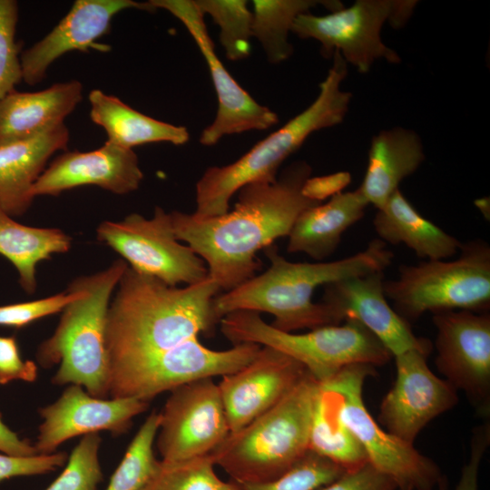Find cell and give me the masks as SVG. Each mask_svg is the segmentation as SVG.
<instances>
[{"label": "cell", "mask_w": 490, "mask_h": 490, "mask_svg": "<svg viewBox=\"0 0 490 490\" xmlns=\"http://www.w3.org/2000/svg\"><path fill=\"white\" fill-rule=\"evenodd\" d=\"M312 168L305 161L287 166L272 181H255L240 188L234 209L225 214L199 218L171 212L173 231L206 263L208 277L225 291L256 275L261 262L257 252L288 236L306 209L320 202L301 193Z\"/></svg>", "instance_id": "cell-1"}, {"label": "cell", "mask_w": 490, "mask_h": 490, "mask_svg": "<svg viewBox=\"0 0 490 490\" xmlns=\"http://www.w3.org/2000/svg\"><path fill=\"white\" fill-rule=\"evenodd\" d=\"M117 286L105 322L110 369L210 334L220 322L213 300L220 289L209 277L178 288L128 266Z\"/></svg>", "instance_id": "cell-2"}, {"label": "cell", "mask_w": 490, "mask_h": 490, "mask_svg": "<svg viewBox=\"0 0 490 490\" xmlns=\"http://www.w3.org/2000/svg\"><path fill=\"white\" fill-rule=\"evenodd\" d=\"M264 250L270 262L265 272L215 297L213 309L219 320L230 313L248 310L273 315L270 325L284 332L337 325L328 307L312 300L315 289L347 278L384 271L394 259L378 238L365 250L333 261L291 262L273 244Z\"/></svg>", "instance_id": "cell-3"}, {"label": "cell", "mask_w": 490, "mask_h": 490, "mask_svg": "<svg viewBox=\"0 0 490 490\" xmlns=\"http://www.w3.org/2000/svg\"><path fill=\"white\" fill-rule=\"evenodd\" d=\"M332 59L311 104L236 162L204 172L195 187V216L208 218L227 213L230 198L240 188L255 181H274L281 164L312 132L344 121L352 100V93L341 89L348 64L338 51L333 53Z\"/></svg>", "instance_id": "cell-4"}, {"label": "cell", "mask_w": 490, "mask_h": 490, "mask_svg": "<svg viewBox=\"0 0 490 490\" xmlns=\"http://www.w3.org/2000/svg\"><path fill=\"white\" fill-rule=\"evenodd\" d=\"M128 265L115 260L106 270L78 278L82 296L64 309L54 334L43 341L36 360L44 368L59 364L52 384L79 385L92 397L110 394L105 322L110 299Z\"/></svg>", "instance_id": "cell-5"}, {"label": "cell", "mask_w": 490, "mask_h": 490, "mask_svg": "<svg viewBox=\"0 0 490 490\" xmlns=\"http://www.w3.org/2000/svg\"><path fill=\"white\" fill-rule=\"evenodd\" d=\"M318 382L308 372L273 407L229 436L210 456L239 485L276 479L309 450Z\"/></svg>", "instance_id": "cell-6"}, {"label": "cell", "mask_w": 490, "mask_h": 490, "mask_svg": "<svg viewBox=\"0 0 490 490\" xmlns=\"http://www.w3.org/2000/svg\"><path fill=\"white\" fill-rule=\"evenodd\" d=\"M220 322L222 334L233 345L253 343L278 349L301 363L318 383L352 365H384L392 356L374 334L352 318L302 334L279 330L254 311H235Z\"/></svg>", "instance_id": "cell-7"}, {"label": "cell", "mask_w": 490, "mask_h": 490, "mask_svg": "<svg viewBox=\"0 0 490 490\" xmlns=\"http://www.w3.org/2000/svg\"><path fill=\"white\" fill-rule=\"evenodd\" d=\"M456 260L402 264L397 278L384 280V292L408 323L424 313L490 308V246L482 239L462 243Z\"/></svg>", "instance_id": "cell-8"}, {"label": "cell", "mask_w": 490, "mask_h": 490, "mask_svg": "<svg viewBox=\"0 0 490 490\" xmlns=\"http://www.w3.org/2000/svg\"><path fill=\"white\" fill-rule=\"evenodd\" d=\"M416 5L413 0H357L326 15H299L291 32L320 43L326 58L338 51L347 64L365 74L378 59L401 63L399 54L383 43L381 30L387 22L397 29L406 25Z\"/></svg>", "instance_id": "cell-9"}, {"label": "cell", "mask_w": 490, "mask_h": 490, "mask_svg": "<svg viewBox=\"0 0 490 490\" xmlns=\"http://www.w3.org/2000/svg\"><path fill=\"white\" fill-rule=\"evenodd\" d=\"M375 367L352 365L321 384L338 394L340 416L377 470L390 477L397 490H433L443 475L436 464L414 445L385 431L368 411L363 386Z\"/></svg>", "instance_id": "cell-10"}, {"label": "cell", "mask_w": 490, "mask_h": 490, "mask_svg": "<svg viewBox=\"0 0 490 490\" xmlns=\"http://www.w3.org/2000/svg\"><path fill=\"white\" fill-rule=\"evenodd\" d=\"M260 348L241 343L226 350H213L195 338L173 348L112 367L109 396L149 402L189 382L232 374L248 365Z\"/></svg>", "instance_id": "cell-11"}, {"label": "cell", "mask_w": 490, "mask_h": 490, "mask_svg": "<svg viewBox=\"0 0 490 490\" xmlns=\"http://www.w3.org/2000/svg\"><path fill=\"white\" fill-rule=\"evenodd\" d=\"M99 241L111 247L133 270L176 287L193 285L208 278L204 260L177 240L171 214L155 207L152 219L132 213L121 221L102 222Z\"/></svg>", "instance_id": "cell-12"}, {"label": "cell", "mask_w": 490, "mask_h": 490, "mask_svg": "<svg viewBox=\"0 0 490 490\" xmlns=\"http://www.w3.org/2000/svg\"><path fill=\"white\" fill-rule=\"evenodd\" d=\"M230 433L218 384L205 377L171 391L155 442L161 461L176 463L211 455Z\"/></svg>", "instance_id": "cell-13"}, {"label": "cell", "mask_w": 490, "mask_h": 490, "mask_svg": "<svg viewBox=\"0 0 490 490\" xmlns=\"http://www.w3.org/2000/svg\"><path fill=\"white\" fill-rule=\"evenodd\" d=\"M149 3L156 9L170 12L183 24L208 65L218 109L214 121L201 134V144L214 145L225 135L266 130L279 122L276 113L258 103L224 67L208 34L204 15L194 0H150Z\"/></svg>", "instance_id": "cell-14"}, {"label": "cell", "mask_w": 490, "mask_h": 490, "mask_svg": "<svg viewBox=\"0 0 490 490\" xmlns=\"http://www.w3.org/2000/svg\"><path fill=\"white\" fill-rule=\"evenodd\" d=\"M436 365L452 386L466 391L479 410L489 408L490 315L469 310L433 313Z\"/></svg>", "instance_id": "cell-15"}, {"label": "cell", "mask_w": 490, "mask_h": 490, "mask_svg": "<svg viewBox=\"0 0 490 490\" xmlns=\"http://www.w3.org/2000/svg\"><path fill=\"white\" fill-rule=\"evenodd\" d=\"M427 356L416 349L395 356L397 378L380 406L387 431L412 445L433 418L458 401L456 388L428 368Z\"/></svg>", "instance_id": "cell-16"}, {"label": "cell", "mask_w": 490, "mask_h": 490, "mask_svg": "<svg viewBox=\"0 0 490 490\" xmlns=\"http://www.w3.org/2000/svg\"><path fill=\"white\" fill-rule=\"evenodd\" d=\"M148 407L149 402L135 397L98 398L79 385H69L55 402L38 409L43 422L34 446L39 455H50L78 436L100 431L123 435L132 418Z\"/></svg>", "instance_id": "cell-17"}, {"label": "cell", "mask_w": 490, "mask_h": 490, "mask_svg": "<svg viewBox=\"0 0 490 490\" xmlns=\"http://www.w3.org/2000/svg\"><path fill=\"white\" fill-rule=\"evenodd\" d=\"M307 373L296 359L261 346L248 365L222 376L218 387L230 433L240 430L273 407Z\"/></svg>", "instance_id": "cell-18"}, {"label": "cell", "mask_w": 490, "mask_h": 490, "mask_svg": "<svg viewBox=\"0 0 490 490\" xmlns=\"http://www.w3.org/2000/svg\"><path fill=\"white\" fill-rule=\"evenodd\" d=\"M384 280V271L338 280L325 286L321 302L338 324L348 318L359 321L393 357L411 349L429 355L431 342L416 337L409 323L388 304Z\"/></svg>", "instance_id": "cell-19"}, {"label": "cell", "mask_w": 490, "mask_h": 490, "mask_svg": "<svg viewBox=\"0 0 490 490\" xmlns=\"http://www.w3.org/2000/svg\"><path fill=\"white\" fill-rule=\"evenodd\" d=\"M130 8L147 12L157 10L149 1H75L51 32L20 54L23 81L28 85L42 82L50 65L68 52H87L89 49L109 51L110 45L95 41L109 33L115 15Z\"/></svg>", "instance_id": "cell-20"}, {"label": "cell", "mask_w": 490, "mask_h": 490, "mask_svg": "<svg viewBox=\"0 0 490 490\" xmlns=\"http://www.w3.org/2000/svg\"><path fill=\"white\" fill-rule=\"evenodd\" d=\"M143 179L136 153L107 141L93 151H65L37 179L34 197L57 196L80 186L94 185L115 194L136 191Z\"/></svg>", "instance_id": "cell-21"}, {"label": "cell", "mask_w": 490, "mask_h": 490, "mask_svg": "<svg viewBox=\"0 0 490 490\" xmlns=\"http://www.w3.org/2000/svg\"><path fill=\"white\" fill-rule=\"evenodd\" d=\"M70 140L64 123L36 136L0 144V206L11 217L23 215L34 197L33 187L58 151Z\"/></svg>", "instance_id": "cell-22"}, {"label": "cell", "mask_w": 490, "mask_h": 490, "mask_svg": "<svg viewBox=\"0 0 490 490\" xmlns=\"http://www.w3.org/2000/svg\"><path fill=\"white\" fill-rule=\"evenodd\" d=\"M77 80L54 83L38 92L13 91L0 102V144L36 136L64 123L82 100Z\"/></svg>", "instance_id": "cell-23"}, {"label": "cell", "mask_w": 490, "mask_h": 490, "mask_svg": "<svg viewBox=\"0 0 490 490\" xmlns=\"http://www.w3.org/2000/svg\"><path fill=\"white\" fill-rule=\"evenodd\" d=\"M426 158L419 135L411 129L393 127L372 137L368 165L358 187L368 202L380 209Z\"/></svg>", "instance_id": "cell-24"}, {"label": "cell", "mask_w": 490, "mask_h": 490, "mask_svg": "<svg viewBox=\"0 0 490 490\" xmlns=\"http://www.w3.org/2000/svg\"><path fill=\"white\" fill-rule=\"evenodd\" d=\"M368 205L358 188L306 209L288 235V252L305 253L317 260L330 257L344 232L364 217Z\"/></svg>", "instance_id": "cell-25"}, {"label": "cell", "mask_w": 490, "mask_h": 490, "mask_svg": "<svg viewBox=\"0 0 490 490\" xmlns=\"http://www.w3.org/2000/svg\"><path fill=\"white\" fill-rule=\"evenodd\" d=\"M373 226L385 243L404 244L426 260H447L458 253L462 244L419 213L400 189L377 209Z\"/></svg>", "instance_id": "cell-26"}, {"label": "cell", "mask_w": 490, "mask_h": 490, "mask_svg": "<svg viewBox=\"0 0 490 490\" xmlns=\"http://www.w3.org/2000/svg\"><path fill=\"white\" fill-rule=\"evenodd\" d=\"M90 118L107 133V142L132 149L153 142L186 143L190 133L186 127L176 126L145 115L118 97L92 90L88 94Z\"/></svg>", "instance_id": "cell-27"}, {"label": "cell", "mask_w": 490, "mask_h": 490, "mask_svg": "<svg viewBox=\"0 0 490 490\" xmlns=\"http://www.w3.org/2000/svg\"><path fill=\"white\" fill-rule=\"evenodd\" d=\"M70 248L71 238L63 230L20 224L0 206V254L15 266L27 293L35 291L37 264Z\"/></svg>", "instance_id": "cell-28"}, {"label": "cell", "mask_w": 490, "mask_h": 490, "mask_svg": "<svg viewBox=\"0 0 490 490\" xmlns=\"http://www.w3.org/2000/svg\"><path fill=\"white\" fill-rule=\"evenodd\" d=\"M309 449L346 472L368 462L364 449L340 416L338 394L321 383H318L313 407Z\"/></svg>", "instance_id": "cell-29"}, {"label": "cell", "mask_w": 490, "mask_h": 490, "mask_svg": "<svg viewBox=\"0 0 490 490\" xmlns=\"http://www.w3.org/2000/svg\"><path fill=\"white\" fill-rule=\"evenodd\" d=\"M252 37L261 44L271 64L287 60L293 53L289 34L296 18L317 5L333 11L344 7L336 0H254Z\"/></svg>", "instance_id": "cell-30"}, {"label": "cell", "mask_w": 490, "mask_h": 490, "mask_svg": "<svg viewBox=\"0 0 490 490\" xmlns=\"http://www.w3.org/2000/svg\"><path fill=\"white\" fill-rule=\"evenodd\" d=\"M160 426V412L152 411L130 443L105 490H142L160 466L153 446Z\"/></svg>", "instance_id": "cell-31"}, {"label": "cell", "mask_w": 490, "mask_h": 490, "mask_svg": "<svg viewBox=\"0 0 490 490\" xmlns=\"http://www.w3.org/2000/svg\"><path fill=\"white\" fill-rule=\"evenodd\" d=\"M200 11L210 15L220 29V42L231 61L250 54L253 15L245 0H194Z\"/></svg>", "instance_id": "cell-32"}, {"label": "cell", "mask_w": 490, "mask_h": 490, "mask_svg": "<svg viewBox=\"0 0 490 490\" xmlns=\"http://www.w3.org/2000/svg\"><path fill=\"white\" fill-rule=\"evenodd\" d=\"M209 456L176 463L161 461L142 490H243L238 483L223 481Z\"/></svg>", "instance_id": "cell-33"}, {"label": "cell", "mask_w": 490, "mask_h": 490, "mask_svg": "<svg viewBox=\"0 0 490 490\" xmlns=\"http://www.w3.org/2000/svg\"><path fill=\"white\" fill-rule=\"evenodd\" d=\"M345 472L333 461L309 449L276 479L240 485L243 490H318L335 481Z\"/></svg>", "instance_id": "cell-34"}, {"label": "cell", "mask_w": 490, "mask_h": 490, "mask_svg": "<svg viewBox=\"0 0 490 490\" xmlns=\"http://www.w3.org/2000/svg\"><path fill=\"white\" fill-rule=\"evenodd\" d=\"M101 443L98 433L83 436L62 473L44 490H97L103 479L99 461Z\"/></svg>", "instance_id": "cell-35"}, {"label": "cell", "mask_w": 490, "mask_h": 490, "mask_svg": "<svg viewBox=\"0 0 490 490\" xmlns=\"http://www.w3.org/2000/svg\"><path fill=\"white\" fill-rule=\"evenodd\" d=\"M18 4L0 0V102L23 80L20 46L15 39Z\"/></svg>", "instance_id": "cell-36"}, {"label": "cell", "mask_w": 490, "mask_h": 490, "mask_svg": "<svg viewBox=\"0 0 490 490\" xmlns=\"http://www.w3.org/2000/svg\"><path fill=\"white\" fill-rule=\"evenodd\" d=\"M83 294L78 278L65 292L41 299L0 306V326L21 328L63 309Z\"/></svg>", "instance_id": "cell-37"}, {"label": "cell", "mask_w": 490, "mask_h": 490, "mask_svg": "<svg viewBox=\"0 0 490 490\" xmlns=\"http://www.w3.org/2000/svg\"><path fill=\"white\" fill-rule=\"evenodd\" d=\"M66 452L32 456L0 454V483L17 476L44 475L62 467L67 461Z\"/></svg>", "instance_id": "cell-38"}, {"label": "cell", "mask_w": 490, "mask_h": 490, "mask_svg": "<svg viewBox=\"0 0 490 490\" xmlns=\"http://www.w3.org/2000/svg\"><path fill=\"white\" fill-rule=\"evenodd\" d=\"M37 373L35 362L22 359L15 337L0 336V385L14 380L34 382Z\"/></svg>", "instance_id": "cell-39"}, {"label": "cell", "mask_w": 490, "mask_h": 490, "mask_svg": "<svg viewBox=\"0 0 490 490\" xmlns=\"http://www.w3.org/2000/svg\"><path fill=\"white\" fill-rule=\"evenodd\" d=\"M490 442L489 425L478 426L471 441L469 459L463 466L460 479L455 490H479V470L484 454ZM438 490H447L446 478H443L437 485Z\"/></svg>", "instance_id": "cell-40"}, {"label": "cell", "mask_w": 490, "mask_h": 490, "mask_svg": "<svg viewBox=\"0 0 490 490\" xmlns=\"http://www.w3.org/2000/svg\"><path fill=\"white\" fill-rule=\"evenodd\" d=\"M318 490H397V487L390 477L368 462Z\"/></svg>", "instance_id": "cell-41"}, {"label": "cell", "mask_w": 490, "mask_h": 490, "mask_svg": "<svg viewBox=\"0 0 490 490\" xmlns=\"http://www.w3.org/2000/svg\"><path fill=\"white\" fill-rule=\"evenodd\" d=\"M351 174L342 171L335 173L308 178L302 188V195L313 201L322 203L328 198H331L340 192L350 184Z\"/></svg>", "instance_id": "cell-42"}, {"label": "cell", "mask_w": 490, "mask_h": 490, "mask_svg": "<svg viewBox=\"0 0 490 490\" xmlns=\"http://www.w3.org/2000/svg\"><path fill=\"white\" fill-rule=\"evenodd\" d=\"M0 451L13 456H32L39 455L34 444L29 439L20 438L2 420L0 412Z\"/></svg>", "instance_id": "cell-43"}, {"label": "cell", "mask_w": 490, "mask_h": 490, "mask_svg": "<svg viewBox=\"0 0 490 490\" xmlns=\"http://www.w3.org/2000/svg\"><path fill=\"white\" fill-rule=\"evenodd\" d=\"M475 205L484 217L489 220V201L486 198L479 199L475 201Z\"/></svg>", "instance_id": "cell-44"}]
</instances>
